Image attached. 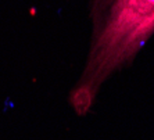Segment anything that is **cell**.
I'll return each instance as SVG.
<instances>
[{"label": "cell", "mask_w": 154, "mask_h": 140, "mask_svg": "<svg viewBox=\"0 0 154 140\" xmlns=\"http://www.w3.org/2000/svg\"><path fill=\"white\" fill-rule=\"evenodd\" d=\"M89 51L74 89L96 97L108 78L135 61L154 35V0H89Z\"/></svg>", "instance_id": "obj_1"}]
</instances>
